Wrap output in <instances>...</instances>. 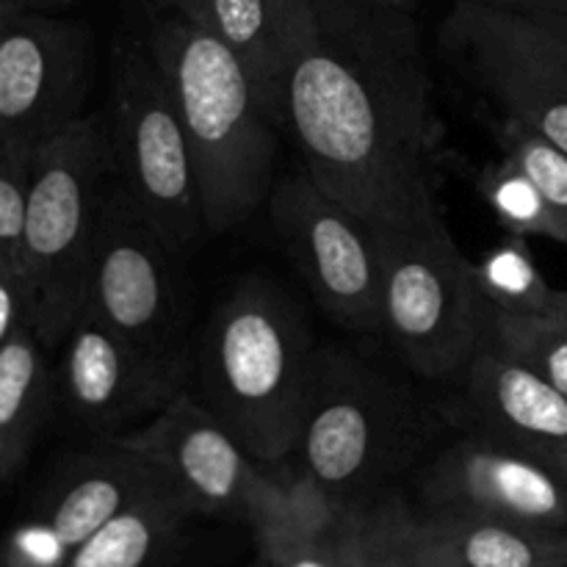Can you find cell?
I'll return each mask as SVG.
<instances>
[{"label": "cell", "mask_w": 567, "mask_h": 567, "mask_svg": "<svg viewBox=\"0 0 567 567\" xmlns=\"http://www.w3.org/2000/svg\"><path fill=\"white\" fill-rule=\"evenodd\" d=\"M0 482H6V480H3V471H0Z\"/></svg>", "instance_id": "obj_36"}, {"label": "cell", "mask_w": 567, "mask_h": 567, "mask_svg": "<svg viewBox=\"0 0 567 567\" xmlns=\"http://www.w3.org/2000/svg\"><path fill=\"white\" fill-rule=\"evenodd\" d=\"M421 529H424V518H421ZM421 567H468L465 563H460L452 551L441 546L430 532L424 529V565Z\"/></svg>", "instance_id": "obj_30"}, {"label": "cell", "mask_w": 567, "mask_h": 567, "mask_svg": "<svg viewBox=\"0 0 567 567\" xmlns=\"http://www.w3.org/2000/svg\"><path fill=\"white\" fill-rule=\"evenodd\" d=\"M164 482L169 480L153 463L105 446L103 454L78 457L66 465L39 498L31 518L75 551L100 526Z\"/></svg>", "instance_id": "obj_16"}, {"label": "cell", "mask_w": 567, "mask_h": 567, "mask_svg": "<svg viewBox=\"0 0 567 567\" xmlns=\"http://www.w3.org/2000/svg\"><path fill=\"white\" fill-rule=\"evenodd\" d=\"M474 277L487 308L513 316H554L557 310L559 291L548 286L524 236L509 233L474 264Z\"/></svg>", "instance_id": "obj_21"}, {"label": "cell", "mask_w": 567, "mask_h": 567, "mask_svg": "<svg viewBox=\"0 0 567 567\" xmlns=\"http://www.w3.org/2000/svg\"><path fill=\"white\" fill-rule=\"evenodd\" d=\"M454 415L465 432L518 449L567 480V396L485 338Z\"/></svg>", "instance_id": "obj_15"}, {"label": "cell", "mask_w": 567, "mask_h": 567, "mask_svg": "<svg viewBox=\"0 0 567 567\" xmlns=\"http://www.w3.org/2000/svg\"><path fill=\"white\" fill-rule=\"evenodd\" d=\"M476 188H480L482 199L493 210V216L507 227V233L524 238H551V241L567 247V236L559 219L551 214L535 183L509 158H502L480 169Z\"/></svg>", "instance_id": "obj_24"}, {"label": "cell", "mask_w": 567, "mask_h": 567, "mask_svg": "<svg viewBox=\"0 0 567 567\" xmlns=\"http://www.w3.org/2000/svg\"><path fill=\"white\" fill-rule=\"evenodd\" d=\"M42 341L31 327L0 347V471L9 480L39 435L50 402V371Z\"/></svg>", "instance_id": "obj_20"}, {"label": "cell", "mask_w": 567, "mask_h": 567, "mask_svg": "<svg viewBox=\"0 0 567 567\" xmlns=\"http://www.w3.org/2000/svg\"><path fill=\"white\" fill-rule=\"evenodd\" d=\"M371 227L382 258L385 338L413 374L463 382L485 338L487 305L435 197Z\"/></svg>", "instance_id": "obj_6"}, {"label": "cell", "mask_w": 567, "mask_h": 567, "mask_svg": "<svg viewBox=\"0 0 567 567\" xmlns=\"http://www.w3.org/2000/svg\"><path fill=\"white\" fill-rule=\"evenodd\" d=\"M147 11H177L233 48L252 78L266 114L282 131L280 59L271 0H142Z\"/></svg>", "instance_id": "obj_18"}, {"label": "cell", "mask_w": 567, "mask_h": 567, "mask_svg": "<svg viewBox=\"0 0 567 567\" xmlns=\"http://www.w3.org/2000/svg\"><path fill=\"white\" fill-rule=\"evenodd\" d=\"M9 3L22 11H53V9H64V6H70L72 0H9Z\"/></svg>", "instance_id": "obj_31"}, {"label": "cell", "mask_w": 567, "mask_h": 567, "mask_svg": "<svg viewBox=\"0 0 567 567\" xmlns=\"http://www.w3.org/2000/svg\"><path fill=\"white\" fill-rule=\"evenodd\" d=\"M354 551L358 567H421V513L391 491L365 498L354 507Z\"/></svg>", "instance_id": "obj_22"}, {"label": "cell", "mask_w": 567, "mask_h": 567, "mask_svg": "<svg viewBox=\"0 0 567 567\" xmlns=\"http://www.w3.org/2000/svg\"><path fill=\"white\" fill-rule=\"evenodd\" d=\"M114 177L105 120L86 114L31 155L20 271L28 319L44 349H59L86 291L103 194Z\"/></svg>", "instance_id": "obj_5"}, {"label": "cell", "mask_w": 567, "mask_h": 567, "mask_svg": "<svg viewBox=\"0 0 567 567\" xmlns=\"http://www.w3.org/2000/svg\"><path fill=\"white\" fill-rule=\"evenodd\" d=\"M59 349L61 399L72 419L103 441L153 421L186 391L192 371L188 363H169L133 347L83 308Z\"/></svg>", "instance_id": "obj_13"}, {"label": "cell", "mask_w": 567, "mask_h": 567, "mask_svg": "<svg viewBox=\"0 0 567 567\" xmlns=\"http://www.w3.org/2000/svg\"><path fill=\"white\" fill-rule=\"evenodd\" d=\"M424 529L468 567H567V532L463 513H424Z\"/></svg>", "instance_id": "obj_19"}, {"label": "cell", "mask_w": 567, "mask_h": 567, "mask_svg": "<svg viewBox=\"0 0 567 567\" xmlns=\"http://www.w3.org/2000/svg\"><path fill=\"white\" fill-rule=\"evenodd\" d=\"M424 513H463L567 532V480L540 460L465 432L419 474Z\"/></svg>", "instance_id": "obj_14"}, {"label": "cell", "mask_w": 567, "mask_h": 567, "mask_svg": "<svg viewBox=\"0 0 567 567\" xmlns=\"http://www.w3.org/2000/svg\"><path fill=\"white\" fill-rule=\"evenodd\" d=\"M498 147L504 150V158L513 161L540 192L551 214L557 216L567 236V153L526 127L524 122L498 116L493 122Z\"/></svg>", "instance_id": "obj_25"}, {"label": "cell", "mask_w": 567, "mask_h": 567, "mask_svg": "<svg viewBox=\"0 0 567 567\" xmlns=\"http://www.w3.org/2000/svg\"><path fill=\"white\" fill-rule=\"evenodd\" d=\"M441 48L452 70L493 105L567 153V42L537 22L482 0H457Z\"/></svg>", "instance_id": "obj_8"}, {"label": "cell", "mask_w": 567, "mask_h": 567, "mask_svg": "<svg viewBox=\"0 0 567 567\" xmlns=\"http://www.w3.org/2000/svg\"><path fill=\"white\" fill-rule=\"evenodd\" d=\"M432 426V413L408 385L341 349H316L293 457L332 502L360 504L419 457Z\"/></svg>", "instance_id": "obj_4"}, {"label": "cell", "mask_w": 567, "mask_h": 567, "mask_svg": "<svg viewBox=\"0 0 567 567\" xmlns=\"http://www.w3.org/2000/svg\"><path fill=\"white\" fill-rule=\"evenodd\" d=\"M554 316H557L559 321L567 327V291H559L557 297V310H554Z\"/></svg>", "instance_id": "obj_33"}, {"label": "cell", "mask_w": 567, "mask_h": 567, "mask_svg": "<svg viewBox=\"0 0 567 567\" xmlns=\"http://www.w3.org/2000/svg\"><path fill=\"white\" fill-rule=\"evenodd\" d=\"M482 3H493L515 11V14L537 22V25L557 33L559 39L567 42V0H482Z\"/></svg>", "instance_id": "obj_29"}, {"label": "cell", "mask_w": 567, "mask_h": 567, "mask_svg": "<svg viewBox=\"0 0 567 567\" xmlns=\"http://www.w3.org/2000/svg\"><path fill=\"white\" fill-rule=\"evenodd\" d=\"M142 33L181 111L197 164L208 233L258 214L275 188L277 133L247 66L233 48L177 11H147Z\"/></svg>", "instance_id": "obj_2"}, {"label": "cell", "mask_w": 567, "mask_h": 567, "mask_svg": "<svg viewBox=\"0 0 567 567\" xmlns=\"http://www.w3.org/2000/svg\"><path fill=\"white\" fill-rule=\"evenodd\" d=\"M252 567H266L264 563H260V559H258V565H252Z\"/></svg>", "instance_id": "obj_35"}, {"label": "cell", "mask_w": 567, "mask_h": 567, "mask_svg": "<svg viewBox=\"0 0 567 567\" xmlns=\"http://www.w3.org/2000/svg\"><path fill=\"white\" fill-rule=\"evenodd\" d=\"M192 515L186 496L164 482L83 540L66 567H164Z\"/></svg>", "instance_id": "obj_17"}, {"label": "cell", "mask_w": 567, "mask_h": 567, "mask_svg": "<svg viewBox=\"0 0 567 567\" xmlns=\"http://www.w3.org/2000/svg\"><path fill=\"white\" fill-rule=\"evenodd\" d=\"M485 341L567 396V327L557 316H513L487 308Z\"/></svg>", "instance_id": "obj_23"}, {"label": "cell", "mask_w": 567, "mask_h": 567, "mask_svg": "<svg viewBox=\"0 0 567 567\" xmlns=\"http://www.w3.org/2000/svg\"><path fill=\"white\" fill-rule=\"evenodd\" d=\"M22 327H31L25 280L20 266L0 252V347Z\"/></svg>", "instance_id": "obj_28"}, {"label": "cell", "mask_w": 567, "mask_h": 567, "mask_svg": "<svg viewBox=\"0 0 567 567\" xmlns=\"http://www.w3.org/2000/svg\"><path fill=\"white\" fill-rule=\"evenodd\" d=\"M175 260L116 175L111 177L100 205L81 308L153 358L192 365Z\"/></svg>", "instance_id": "obj_9"}, {"label": "cell", "mask_w": 567, "mask_h": 567, "mask_svg": "<svg viewBox=\"0 0 567 567\" xmlns=\"http://www.w3.org/2000/svg\"><path fill=\"white\" fill-rule=\"evenodd\" d=\"M31 158H0V252L20 266Z\"/></svg>", "instance_id": "obj_26"}, {"label": "cell", "mask_w": 567, "mask_h": 567, "mask_svg": "<svg viewBox=\"0 0 567 567\" xmlns=\"http://www.w3.org/2000/svg\"><path fill=\"white\" fill-rule=\"evenodd\" d=\"M72 551L33 518L20 520L0 543V567H66Z\"/></svg>", "instance_id": "obj_27"}, {"label": "cell", "mask_w": 567, "mask_h": 567, "mask_svg": "<svg viewBox=\"0 0 567 567\" xmlns=\"http://www.w3.org/2000/svg\"><path fill=\"white\" fill-rule=\"evenodd\" d=\"M282 131L321 188L371 225L432 199L419 22L385 0H271Z\"/></svg>", "instance_id": "obj_1"}, {"label": "cell", "mask_w": 567, "mask_h": 567, "mask_svg": "<svg viewBox=\"0 0 567 567\" xmlns=\"http://www.w3.org/2000/svg\"><path fill=\"white\" fill-rule=\"evenodd\" d=\"M269 219L293 269L332 321L358 336L385 338L380 241L363 216L297 172L275 181Z\"/></svg>", "instance_id": "obj_10"}, {"label": "cell", "mask_w": 567, "mask_h": 567, "mask_svg": "<svg viewBox=\"0 0 567 567\" xmlns=\"http://www.w3.org/2000/svg\"><path fill=\"white\" fill-rule=\"evenodd\" d=\"M114 175L177 260L208 233L197 164L166 78L142 37L114 50L105 120Z\"/></svg>", "instance_id": "obj_7"}, {"label": "cell", "mask_w": 567, "mask_h": 567, "mask_svg": "<svg viewBox=\"0 0 567 567\" xmlns=\"http://www.w3.org/2000/svg\"><path fill=\"white\" fill-rule=\"evenodd\" d=\"M316 349L302 310L271 280L236 282L210 313L194 363L203 404L260 465L297 454Z\"/></svg>", "instance_id": "obj_3"}, {"label": "cell", "mask_w": 567, "mask_h": 567, "mask_svg": "<svg viewBox=\"0 0 567 567\" xmlns=\"http://www.w3.org/2000/svg\"><path fill=\"white\" fill-rule=\"evenodd\" d=\"M14 11V6L9 3V0H0V31H3L6 20H9V14Z\"/></svg>", "instance_id": "obj_34"}, {"label": "cell", "mask_w": 567, "mask_h": 567, "mask_svg": "<svg viewBox=\"0 0 567 567\" xmlns=\"http://www.w3.org/2000/svg\"><path fill=\"white\" fill-rule=\"evenodd\" d=\"M388 6H393V9H402V11H410V14H415V9H419L424 0H385Z\"/></svg>", "instance_id": "obj_32"}, {"label": "cell", "mask_w": 567, "mask_h": 567, "mask_svg": "<svg viewBox=\"0 0 567 567\" xmlns=\"http://www.w3.org/2000/svg\"><path fill=\"white\" fill-rule=\"evenodd\" d=\"M147 460L186 496L194 513L252 524L280 493V476L260 468L225 421L203 399L181 391L153 421L105 441Z\"/></svg>", "instance_id": "obj_12"}, {"label": "cell", "mask_w": 567, "mask_h": 567, "mask_svg": "<svg viewBox=\"0 0 567 567\" xmlns=\"http://www.w3.org/2000/svg\"><path fill=\"white\" fill-rule=\"evenodd\" d=\"M92 37L48 11L14 9L0 31V158H31L83 120Z\"/></svg>", "instance_id": "obj_11"}]
</instances>
